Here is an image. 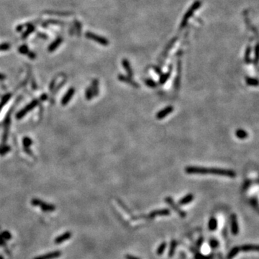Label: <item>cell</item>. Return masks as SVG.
Segmentation results:
<instances>
[{"label":"cell","instance_id":"9c48e42d","mask_svg":"<svg viewBox=\"0 0 259 259\" xmlns=\"http://www.w3.org/2000/svg\"><path fill=\"white\" fill-rule=\"evenodd\" d=\"M174 110V107L173 106H167V107H165L163 110H160L157 114H156V119L158 120H162V119L165 118L166 116H168L169 114H171Z\"/></svg>","mask_w":259,"mask_h":259},{"label":"cell","instance_id":"ee69618b","mask_svg":"<svg viewBox=\"0 0 259 259\" xmlns=\"http://www.w3.org/2000/svg\"><path fill=\"white\" fill-rule=\"evenodd\" d=\"M9 151V148L6 147V146H5V147L3 148H1V150H0V154H1V155H4L5 154H7V153Z\"/></svg>","mask_w":259,"mask_h":259},{"label":"cell","instance_id":"6da1fadb","mask_svg":"<svg viewBox=\"0 0 259 259\" xmlns=\"http://www.w3.org/2000/svg\"><path fill=\"white\" fill-rule=\"evenodd\" d=\"M185 171L188 174H212L217 176H228V177L234 178L236 176V173L235 171L230 169H218V168H208L200 167V166H186L185 168Z\"/></svg>","mask_w":259,"mask_h":259},{"label":"cell","instance_id":"b9f144b4","mask_svg":"<svg viewBox=\"0 0 259 259\" xmlns=\"http://www.w3.org/2000/svg\"><path fill=\"white\" fill-rule=\"evenodd\" d=\"M40 202H41V200L38 199H32L31 201V204L32 205H33V206H39Z\"/></svg>","mask_w":259,"mask_h":259},{"label":"cell","instance_id":"836d02e7","mask_svg":"<svg viewBox=\"0 0 259 259\" xmlns=\"http://www.w3.org/2000/svg\"><path fill=\"white\" fill-rule=\"evenodd\" d=\"M93 96H94V94H93V92H92V89L91 88L87 89V91H86V97H87V100H92Z\"/></svg>","mask_w":259,"mask_h":259},{"label":"cell","instance_id":"9a60e30c","mask_svg":"<svg viewBox=\"0 0 259 259\" xmlns=\"http://www.w3.org/2000/svg\"><path fill=\"white\" fill-rule=\"evenodd\" d=\"M240 250H242L243 252L258 251V245L254 244H245L240 247Z\"/></svg>","mask_w":259,"mask_h":259},{"label":"cell","instance_id":"e575fe53","mask_svg":"<svg viewBox=\"0 0 259 259\" xmlns=\"http://www.w3.org/2000/svg\"><path fill=\"white\" fill-rule=\"evenodd\" d=\"M33 30H34V26H33V25H30L29 28H28V29H27L26 31L25 32L24 35H23V38H26V37H28V35H29L30 33H31L33 31Z\"/></svg>","mask_w":259,"mask_h":259},{"label":"cell","instance_id":"603a6c76","mask_svg":"<svg viewBox=\"0 0 259 259\" xmlns=\"http://www.w3.org/2000/svg\"><path fill=\"white\" fill-rule=\"evenodd\" d=\"M176 246H177V242H176V240H171V244H170V248L169 250V256L170 258H171V257H173L174 255Z\"/></svg>","mask_w":259,"mask_h":259},{"label":"cell","instance_id":"7dc6e473","mask_svg":"<svg viewBox=\"0 0 259 259\" xmlns=\"http://www.w3.org/2000/svg\"><path fill=\"white\" fill-rule=\"evenodd\" d=\"M28 56L30 57V58H31V59H35V57H36V55H35L34 53H33V52H31V51L28 52Z\"/></svg>","mask_w":259,"mask_h":259},{"label":"cell","instance_id":"2e32d148","mask_svg":"<svg viewBox=\"0 0 259 259\" xmlns=\"http://www.w3.org/2000/svg\"><path fill=\"white\" fill-rule=\"evenodd\" d=\"M176 40H177V37H175V38H172V39L170 40L169 43H168L167 45L166 46V48H165V49L164 50V53H162V55H161V57H162L163 58H165V57H166V55H168V53H169L170 50L172 48V47L174 46L175 43L176 42Z\"/></svg>","mask_w":259,"mask_h":259},{"label":"cell","instance_id":"5b68a950","mask_svg":"<svg viewBox=\"0 0 259 259\" xmlns=\"http://www.w3.org/2000/svg\"><path fill=\"white\" fill-rule=\"evenodd\" d=\"M181 61L180 58L177 59L176 63V76L174 82V89L178 91L180 88V83H181Z\"/></svg>","mask_w":259,"mask_h":259},{"label":"cell","instance_id":"ba28073f","mask_svg":"<svg viewBox=\"0 0 259 259\" xmlns=\"http://www.w3.org/2000/svg\"><path fill=\"white\" fill-rule=\"evenodd\" d=\"M230 224H231V233L232 234L236 235L239 233V226H238L237 215L232 214L230 216Z\"/></svg>","mask_w":259,"mask_h":259},{"label":"cell","instance_id":"60d3db41","mask_svg":"<svg viewBox=\"0 0 259 259\" xmlns=\"http://www.w3.org/2000/svg\"><path fill=\"white\" fill-rule=\"evenodd\" d=\"M258 45H255V59L253 60V63H255V65H257L258 64Z\"/></svg>","mask_w":259,"mask_h":259},{"label":"cell","instance_id":"8992f818","mask_svg":"<svg viewBox=\"0 0 259 259\" xmlns=\"http://www.w3.org/2000/svg\"><path fill=\"white\" fill-rule=\"evenodd\" d=\"M38 100H33V102H30L28 105H27L26 107H25L24 109H23L22 110H20L19 112H18L17 114V119H21L22 117H23L24 116L26 115L27 113H28V112H30V110H33L34 107H36L37 105H38Z\"/></svg>","mask_w":259,"mask_h":259},{"label":"cell","instance_id":"8d00e7d4","mask_svg":"<svg viewBox=\"0 0 259 259\" xmlns=\"http://www.w3.org/2000/svg\"><path fill=\"white\" fill-rule=\"evenodd\" d=\"M32 140L30 138H25L24 139H23V144H24L25 147H29L30 145L32 144Z\"/></svg>","mask_w":259,"mask_h":259},{"label":"cell","instance_id":"7c38bea8","mask_svg":"<svg viewBox=\"0 0 259 259\" xmlns=\"http://www.w3.org/2000/svg\"><path fill=\"white\" fill-rule=\"evenodd\" d=\"M172 65H170L169 66V71H167L166 73H162L161 76H160L159 77V84L161 85H164L165 83H166V81H167L168 80H169V79L170 78V76H171V72H172Z\"/></svg>","mask_w":259,"mask_h":259},{"label":"cell","instance_id":"52a82bcc","mask_svg":"<svg viewBox=\"0 0 259 259\" xmlns=\"http://www.w3.org/2000/svg\"><path fill=\"white\" fill-rule=\"evenodd\" d=\"M117 78H118L119 81H120L124 82V83L127 84L132 86V87H134V88H139L140 85L138 84L137 83V82H135V81L132 79L131 77L128 76H125L123 74H119L118 76H117Z\"/></svg>","mask_w":259,"mask_h":259},{"label":"cell","instance_id":"681fc988","mask_svg":"<svg viewBox=\"0 0 259 259\" xmlns=\"http://www.w3.org/2000/svg\"><path fill=\"white\" fill-rule=\"evenodd\" d=\"M5 242H4V239L3 238V237L1 236V235H0V246H1V245H4Z\"/></svg>","mask_w":259,"mask_h":259},{"label":"cell","instance_id":"484cf974","mask_svg":"<svg viewBox=\"0 0 259 259\" xmlns=\"http://www.w3.org/2000/svg\"><path fill=\"white\" fill-rule=\"evenodd\" d=\"M240 251V247L235 246L230 250V252L228 254V259H233L234 257L239 253Z\"/></svg>","mask_w":259,"mask_h":259},{"label":"cell","instance_id":"d4e9b609","mask_svg":"<svg viewBox=\"0 0 259 259\" xmlns=\"http://www.w3.org/2000/svg\"><path fill=\"white\" fill-rule=\"evenodd\" d=\"M250 53H251V47L250 45H248L245 52V62L246 64H250V62H251Z\"/></svg>","mask_w":259,"mask_h":259},{"label":"cell","instance_id":"cb8c5ba5","mask_svg":"<svg viewBox=\"0 0 259 259\" xmlns=\"http://www.w3.org/2000/svg\"><path fill=\"white\" fill-rule=\"evenodd\" d=\"M245 83L248 86H251V87H258V79L255 78H252V77H245Z\"/></svg>","mask_w":259,"mask_h":259},{"label":"cell","instance_id":"bcb514c9","mask_svg":"<svg viewBox=\"0 0 259 259\" xmlns=\"http://www.w3.org/2000/svg\"><path fill=\"white\" fill-rule=\"evenodd\" d=\"M48 13V14H53V15H70V13H68V12H66V13H64V12H62V13H59V12H47Z\"/></svg>","mask_w":259,"mask_h":259},{"label":"cell","instance_id":"277c9868","mask_svg":"<svg viewBox=\"0 0 259 259\" xmlns=\"http://www.w3.org/2000/svg\"><path fill=\"white\" fill-rule=\"evenodd\" d=\"M165 202H166L167 203V204H169L175 212H176V213H177L178 215H179V216L181 217V218H184L186 216V212H184V210L180 209L179 205H177L176 203H175L174 200L173 199L171 196H167V197L165 198Z\"/></svg>","mask_w":259,"mask_h":259},{"label":"cell","instance_id":"74e56055","mask_svg":"<svg viewBox=\"0 0 259 259\" xmlns=\"http://www.w3.org/2000/svg\"><path fill=\"white\" fill-rule=\"evenodd\" d=\"M194 258L195 259H210L209 256H207L200 253H196L194 255Z\"/></svg>","mask_w":259,"mask_h":259},{"label":"cell","instance_id":"ffe728a7","mask_svg":"<svg viewBox=\"0 0 259 259\" xmlns=\"http://www.w3.org/2000/svg\"><path fill=\"white\" fill-rule=\"evenodd\" d=\"M73 94H74V89H73V88L70 89L67 92V93L65 94L64 97H63V100H62V102H61L62 105H67V103H68V102L71 100V99L72 96L73 95Z\"/></svg>","mask_w":259,"mask_h":259},{"label":"cell","instance_id":"ab89813d","mask_svg":"<svg viewBox=\"0 0 259 259\" xmlns=\"http://www.w3.org/2000/svg\"><path fill=\"white\" fill-rule=\"evenodd\" d=\"M10 48V45L8 43H3V44L0 45V50H9Z\"/></svg>","mask_w":259,"mask_h":259},{"label":"cell","instance_id":"d6986e66","mask_svg":"<svg viewBox=\"0 0 259 259\" xmlns=\"http://www.w3.org/2000/svg\"><path fill=\"white\" fill-rule=\"evenodd\" d=\"M63 39L61 38H57L51 44H50L49 47H48V51L53 52V50H55L56 48H58L59 47V45L61 44Z\"/></svg>","mask_w":259,"mask_h":259},{"label":"cell","instance_id":"f35d334b","mask_svg":"<svg viewBox=\"0 0 259 259\" xmlns=\"http://www.w3.org/2000/svg\"><path fill=\"white\" fill-rule=\"evenodd\" d=\"M250 204L252 205V207H253L255 208L256 210L258 209V200H257L256 198H255V197L251 198V199H250Z\"/></svg>","mask_w":259,"mask_h":259},{"label":"cell","instance_id":"d6a6232c","mask_svg":"<svg viewBox=\"0 0 259 259\" xmlns=\"http://www.w3.org/2000/svg\"><path fill=\"white\" fill-rule=\"evenodd\" d=\"M9 98H10V95H7L6 96H4V97H3L2 100H1V103H0V110H1V109L4 107L5 104L7 102V101L9 100Z\"/></svg>","mask_w":259,"mask_h":259},{"label":"cell","instance_id":"f1b7e54d","mask_svg":"<svg viewBox=\"0 0 259 259\" xmlns=\"http://www.w3.org/2000/svg\"><path fill=\"white\" fill-rule=\"evenodd\" d=\"M145 84L150 87V88H156L158 86V84L154 80H153L152 79H145Z\"/></svg>","mask_w":259,"mask_h":259},{"label":"cell","instance_id":"4dcf8cb0","mask_svg":"<svg viewBox=\"0 0 259 259\" xmlns=\"http://www.w3.org/2000/svg\"><path fill=\"white\" fill-rule=\"evenodd\" d=\"M251 184H252V181H251V180L246 179L245 181L244 184H243V188H242V189H243V190L244 191H247V190L249 189L250 186H251Z\"/></svg>","mask_w":259,"mask_h":259},{"label":"cell","instance_id":"816d5d0a","mask_svg":"<svg viewBox=\"0 0 259 259\" xmlns=\"http://www.w3.org/2000/svg\"><path fill=\"white\" fill-rule=\"evenodd\" d=\"M0 259H4V258H3V257L1 256V255H0Z\"/></svg>","mask_w":259,"mask_h":259},{"label":"cell","instance_id":"4fadbf2b","mask_svg":"<svg viewBox=\"0 0 259 259\" xmlns=\"http://www.w3.org/2000/svg\"><path fill=\"white\" fill-rule=\"evenodd\" d=\"M71 238V232H65V233H63V234L60 235V236L57 237V238L55 239L54 242L55 244H60V243L65 241V240L70 239Z\"/></svg>","mask_w":259,"mask_h":259},{"label":"cell","instance_id":"30bf717a","mask_svg":"<svg viewBox=\"0 0 259 259\" xmlns=\"http://www.w3.org/2000/svg\"><path fill=\"white\" fill-rule=\"evenodd\" d=\"M170 215H171V211L169 209H161L151 212L148 217L150 218H154L155 217L157 216H169Z\"/></svg>","mask_w":259,"mask_h":259},{"label":"cell","instance_id":"7a4b0ae2","mask_svg":"<svg viewBox=\"0 0 259 259\" xmlns=\"http://www.w3.org/2000/svg\"><path fill=\"white\" fill-rule=\"evenodd\" d=\"M201 4H202L201 1H200L199 0H196V1H195L191 5V7L188 9L187 11H186V12L184 14V17H183L182 20H181V24H180V29H183V28H184L185 27H186V25H187L189 20L193 16V15H194L195 12L199 9L200 7H201Z\"/></svg>","mask_w":259,"mask_h":259},{"label":"cell","instance_id":"e0dca14e","mask_svg":"<svg viewBox=\"0 0 259 259\" xmlns=\"http://www.w3.org/2000/svg\"><path fill=\"white\" fill-rule=\"evenodd\" d=\"M194 198V196L193 194H186V196H184L183 198H181V199L179 200V205H186V204H189V203L193 201Z\"/></svg>","mask_w":259,"mask_h":259},{"label":"cell","instance_id":"1f68e13d","mask_svg":"<svg viewBox=\"0 0 259 259\" xmlns=\"http://www.w3.org/2000/svg\"><path fill=\"white\" fill-rule=\"evenodd\" d=\"M19 51L22 54H28L30 50L26 45H23L19 48Z\"/></svg>","mask_w":259,"mask_h":259},{"label":"cell","instance_id":"c3c4849f","mask_svg":"<svg viewBox=\"0 0 259 259\" xmlns=\"http://www.w3.org/2000/svg\"><path fill=\"white\" fill-rule=\"evenodd\" d=\"M125 258H126V259H140V258H137V257L134 256V255H130V254L126 255H125Z\"/></svg>","mask_w":259,"mask_h":259},{"label":"cell","instance_id":"ac0fdd59","mask_svg":"<svg viewBox=\"0 0 259 259\" xmlns=\"http://www.w3.org/2000/svg\"><path fill=\"white\" fill-rule=\"evenodd\" d=\"M38 207H40V208L43 210V212H53L55 210V207L53 204H48V203L43 202V201H41L40 205Z\"/></svg>","mask_w":259,"mask_h":259},{"label":"cell","instance_id":"3957f363","mask_svg":"<svg viewBox=\"0 0 259 259\" xmlns=\"http://www.w3.org/2000/svg\"><path fill=\"white\" fill-rule=\"evenodd\" d=\"M85 36L86 38H87L88 39L93 40V41H95L96 43H99V44L102 45H104V46H107V45L110 44V42H109V40H107V38H105V37H102V36H100V35L95 34V33H94L87 32V33H85Z\"/></svg>","mask_w":259,"mask_h":259},{"label":"cell","instance_id":"f6af8a7d","mask_svg":"<svg viewBox=\"0 0 259 259\" xmlns=\"http://www.w3.org/2000/svg\"><path fill=\"white\" fill-rule=\"evenodd\" d=\"M203 241H204V238H203V237H200V238L198 239L197 242H196V245H197V247H200L202 245Z\"/></svg>","mask_w":259,"mask_h":259},{"label":"cell","instance_id":"d590c367","mask_svg":"<svg viewBox=\"0 0 259 259\" xmlns=\"http://www.w3.org/2000/svg\"><path fill=\"white\" fill-rule=\"evenodd\" d=\"M1 235L3 237V238H4V239L6 240H10L12 238L11 234H10L9 232H8V231H4L2 233H1Z\"/></svg>","mask_w":259,"mask_h":259},{"label":"cell","instance_id":"7bdbcfd3","mask_svg":"<svg viewBox=\"0 0 259 259\" xmlns=\"http://www.w3.org/2000/svg\"><path fill=\"white\" fill-rule=\"evenodd\" d=\"M154 71L159 76L163 73L162 71H161V68H160L159 66H156H156H154Z\"/></svg>","mask_w":259,"mask_h":259},{"label":"cell","instance_id":"f546056e","mask_svg":"<svg viewBox=\"0 0 259 259\" xmlns=\"http://www.w3.org/2000/svg\"><path fill=\"white\" fill-rule=\"evenodd\" d=\"M219 245V241L217 239H215V238H211L210 240V245L212 249H215V248H218Z\"/></svg>","mask_w":259,"mask_h":259},{"label":"cell","instance_id":"4316f807","mask_svg":"<svg viewBox=\"0 0 259 259\" xmlns=\"http://www.w3.org/2000/svg\"><path fill=\"white\" fill-rule=\"evenodd\" d=\"M166 247H167V243H166V242H163V243H161V244L159 245V246L158 247L157 250H156L157 255H163L164 250H166Z\"/></svg>","mask_w":259,"mask_h":259},{"label":"cell","instance_id":"44dd1931","mask_svg":"<svg viewBox=\"0 0 259 259\" xmlns=\"http://www.w3.org/2000/svg\"><path fill=\"white\" fill-rule=\"evenodd\" d=\"M218 220L215 217H212L208 222V228L210 231H215L218 228Z\"/></svg>","mask_w":259,"mask_h":259},{"label":"cell","instance_id":"7402d4cb","mask_svg":"<svg viewBox=\"0 0 259 259\" xmlns=\"http://www.w3.org/2000/svg\"><path fill=\"white\" fill-rule=\"evenodd\" d=\"M235 136L240 140H245L248 137V133L243 129H238L235 131Z\"/></svg>","mask_w":259,"mask_h":259},{"label":"cell","instance_id":"8fae6325","mask_svg":"<svg viewBox=\"0 0 259 259\" xmlns=\"http://www.w3.org/2000/svg\"><path fill=\"white\" fill-rule=\"evenodd\" d=\"M60 255H61V252L56 250V251L50 252V253H47V254L40 255V256L36 257L34 259H54L58 258Z\"/></svg>","mask_w":259,"mask_h":259},{"label":"cell","instance_id":"83f0119b","mask_svg":"<svg viewBox=\"0 0 259 259\" xmlns=\"http://www.w3.org/2000/svg\"><path fill=\"white\" fill-rule=\"evenodd\" d=\"M92 92H93L94 96H97L99 94V81L95 79L92 83Z\"/></svg>","mask_w":259,"mask_h":259},{"label":"cell","instance_id":"f907efd6","mask_svg":"<svg viewBox=\"0 0 259 259\" xmlns=\"http://www.w3.org/2000/svg\"><path fill=\"white\" fill-rule=\"evenodd\" d=\"M5 78H6V76H5L4 75H3V74H1V73H0V80L4 79Z\"/></svg>","mask_w":259,"mask_h":259},{"label":"cell","instance_id":"5bb4252c","mask_svg":"<svg viewBox=\"0 0 259 259\" xmlns=\"http://www.w3.org/2000/svg\"><path fill=\"white\" fill-rule=\"evenodd\" d=\"M122 66H123L124 69H125V71L127 72L128 76L132 78V77L133 76V71H132V68H131V65H130V63L129 60L126 59V58H124V59H122Z\"/></svg>","mask_w":259,"mask_h":259}]
</instances>
